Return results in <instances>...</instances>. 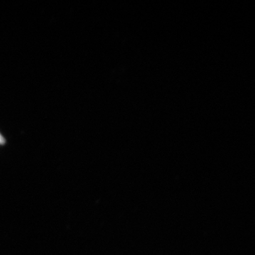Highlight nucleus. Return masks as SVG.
Here are the masks:
<instances>
[{"instance_id": "obj_1", "label": "nucleus", "mask_w": 255, "mask_h": 255, "mask_svg": "<svg viewBox=\"0 0 255 255\" xmlns=\"http://www.w3.org/2000/svg\"><path fill=\"white\" fill-rule=\"evenodd\" d=\"M4 142V138L1 137V135H0V144H3Z\"/></svg>"}]
</instances>
